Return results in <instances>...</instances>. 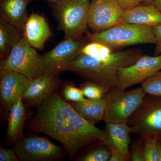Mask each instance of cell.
<instances>
[{
	"label": "cell",
	"instance_id": "6da1fadb",
	"mask_svg": "<svg viewBox=\"0 0 161 161\" xmlns=\"http://www.w3.org/2000/svg\"><path fill=\"white\" fill-rule=\"evenodd\" d=\"M37 108L26 127L58 141L70 160L85 147L105 144L104 130L81 117L58 92H54Z\"/></svg>",
	"mask_w": 161,
	"mask_h": 161
},
{
	"label": "cell",
	"instance_id": "7a4b0ae2",
	"mask_svg": "<svg viewBox=\"0 0 161 161\" xmlns=\"http://www.w3.org/2000/svg\"><path fill=\"white\" fill-rule=\"evenodd\" d=\"M142 56L140 50L112 52L107 57L95 58L79 54L68 68L88 80L102 86L108 92L116 87L119 71L130 66Z\"/></svg>",
	"mask_w": 161,
	"mask_h": 161
},
{
	"label": "cell",
	"instance_id": "3957f363",
	"mask_svg": "<svg viewBox=\"0 0 161 161\" xmlns=\"http://www.w3.org/2000/svg\"><path fill=\"white\" fill-rule=\"evenodd\" d=\"M87 38L91 42L102 43L112 50L136 44L156 43L151 27L124 21L103 31L87 33Z\"/></svg>",
	"mask_w": 161,
	"mask_h": 161
},
{
	"label": "cell",
	"instance_id": "277c9868",
	"mask_svg": "<svg viewBox=\"0 0 161 161\" xmlns=\"http://www.w3.org/2000/svg\"><path fill=\"white\" fill-rule=\"evenodd\" d=\"M53 11L64 39L80 40L88 26L89 0H58Z\"/></svg>",
	"mask_w": 161,
	"mask_h": 161
},
{
	"label": "cell",
	"instance_id": "5b68a950",
	"mask_svg": "<svg viewBox=\"0 0 161 161\" xmlns=\"http://www.w3.org/2000/svg\"><path fill=\"white\" fill-rule=\"evenodd\" d=\"M146 95L141 87L128 91L116 87L107 92L104 121L105 124L127 123L142 103Z\"/></svg>",
	"mask_w": 161,
	"mask_h": 161
},
{
	"label": "cell",
	"instance_id": "8992f818",
	"mask_svg": "<svg viewBox=\"0 0 161 161\" xmlns=\"http://www.w3.org/2000/svg\"><path fill=\"white\" fill-rule=\"evenodd\" d=\"M132 132L141 137L161 140V97L146 95L139 108L127 122Z\"/></svg>",
	"mask_w": 161,
	"mask_h": 161
},
{
	"label": "cell",
	"instance_id": "52a82bcc",
	"mask_svg": "<svg viewBox=\"0 0 161 161\" xmlns=\"http://www.w3.org/2000/svg\"><path fill=\"white\" fill-rule=\"evenodd\" d=\"M13 149L20 161L59 160L67 154L63 147L39 136L23 135Z\"/></svg>",
	"mask_w": 161,
	"mask_h": 161
},
{
	"label": "cell",
	"instance_id": "ba28073f",
	"mask_svg": "<svg viewBox=\"0 0 161 161\" xmlns=\"http://www.w3.org/2000/svg\"><path fill=\"white\" fill-rule=\"evenodd\" d=\"M0 69L17 72L29 79L43 74L40 64V56L23 36L14 45L9 55L1 60Z\"/></svg>",
	"mask_w": 161,
	"mask_h": 161
},
{
	"label": "cell",
	"instance_id": "9c48e42d",
	"mask_svg": "<svg viewBox=\"0 0 161 161\" xmlns=\"http://www.w3.org/2000/svg\"><path fill=\"white\" fill-rule=\"evenodd\" d=\"M84 45L81 39H64L53 49L40 56L42 72L58 74L67 70L71 63L80 53V50Z\"/></svg>",
	"mask_w": 161,
	"mask_h": 161
},
{
	"label": "cell",
	"instance_id": "30bf717a",
	"mask_svg": "<svg viewBox=\"0 0 161 161\" xmlns=\"http://www.w3.org/2000/svg\"><path fill=\"white\" fill-rule=\"evenodd\" d=\"M161 70V54L154 57L142 55L132 65L119 69L116 87L125 90L134 85L142 84Z\"/></svg>",
	"mask_w": 161,
	"mask_h": 161
},
{
	"label": "cell",
	"instance_id": "8fae6325",
	"mask_svg": "<svg viewBox=\"0 0 161 161\" xmlns=\"http://www.w3.org/2000/svg\"><path fill=\"white\" fill-rule=\"evenodd\" d=\"M124 11L115 0H93L90 3L88 26L94 33L106 30L123 22Z\"/></svg>",
	"mask_w": 161,
	"mask_h": 161
},
{
	"label": "cell",
	"instance_id": "7c38bea8",
	"mask_svg": "<svg viewBox=\"0 0 161 161\" xmlns=\"http://www.w3.org/2000/svg\"><path fill=\"white\" fill-rule=\"evenodd\" d=\"M31 79L17 72L0 69V103L7 116L12 107L22 98Z\"/></svg>",
	"mask_w": 161,
	"mask_h": 161
},
{
	"label": "cell",
	"instance_id": "4fadbf2b",
	"mask_svg": "<svg viewBox=\"0 0 161 161\" xmlns=\"http://www.w3.org/2000/svg\"><path fill=\"white\" fill-rule=\"evenodd\" d=\"M60 85L58 74L43 73L31 80L23 95V102L26 107L37 108L56 92Z\"/></svg>",
	"mask_w": 161,
	"mask_h": 161
},
{
	"label": "cell",
	"instance_id": "5bb4252c",
	"mask_svg": "<svg viewBox=\"0 0 161 161\" xmlns=\"http://www.w3.org/2000/svg\"><path fill=\"white\" fill-rule=\"evenodd\" d=\"M52 35L49 25L43 16L33 13L28 16L23 27V36L31 46L35 49H43Z\"/></svg>",
	"mask_w": 161,
	"mask_h": 161
},
{
	"label": "cell",
	"instance_id": "9a60e30c",
	"mask_svg": "<svg viewBox=\"0 0 161 161\" xmlns=\"http://www.w3.org/2000/svg\"><path fill=\"white\" fill-rule=\"evenodd\" d=\"M104 131L106 135L105 145L111 150H118L130 158L129 146L132 131L127 123L106 124Z\"/></svg>",
	"mask_w": 161,
	"mask_h": 161
},
{
	"label": "cell",
	"instance_id": "2e32d148",
	"mask_svg": "<svg viewBox=\"0 0 161 161\" xmlns=\"http://www.w3.org/2000/svg\"><path fill=\"white\" fill-rule=\"evenodd\" d=\"M123 21L151 27L161 24V12L153 4H141L125 10Z\"/></svg>",
	"mask_w": 161,
	"mask_h": 161
},
{
	"label": "cell",
	"instance_id": "e0dca14e",
	"mask_svg": "<svg viewBox=\"0 0 161 161\" xmlns=\"http://www.w3.org/2000/svg\"><path fill=\"white\" fill-rule=\"evenodd\" d=\"M31 0H0L1 16L23 34L28 18L26 8Z\"/></svg>",
	"mask_w": 161,
	"mask_h": 161
},
{
	"label": "cell",
	"instance_id": "ac0fdd59",
	"mask_svg": "<svg viewBox=\"0 0 161 161\" xmlns=\"http://www.w3.org/2000/svg\"><path fill=\"white\" fill-rule=\"evenodd\" d=\"M26 106L20 98L12 108L9 114L6 140L13 146L23 135V129L27 117Z\"/></svg>",
	"mask_w": 161,
	"mask_h": 161
},
{
	"label": "cell",
	"instance_id": "d6986e66",
	"mask_svg": "<svg viewBox=\"0 0 161 161\" xmlns=\"http://www.w3.org/2000/svg\"><path fill=\"white\" fill-rule=\"evenodd\" d=\"M70 103L79 115L93 125L103 120L106 104L104 98L98 100L88 99L82 102Z\"/></svg>",
	"mask_w": 161,
	"mask_h": 161
},
{
	"label": "cell",
	"instance_id": "ffe728a7",
	"mask_svg": "<svg viewBox=\"0 0 161 161\" xmlns=\"http://www.w3.org/2000/svg\"><path fill=\"white\" fill-rule=\"evenodd\" d=\"M23 36V34L4 18H0V57L1 60L9 55L14 45Z\"/></svg>",
	"mask_w": 161,
	"mask_h": 161
},
{
	"label": "cell",
	"instance_id": "44dd1931",
	"mask_svg": "<svg viewBox=\"0 0 161 161\" xmlns=\"http://www.w3.org/2000/svg\"><path fill=\"white\" fill-rule=\"evenodd\" d=\"M112 151L105 144L96 145L85 153L79 160L81 161H109Z\"/></svg>",
	"mask_w": 161,
	"mask_h": 161
},
{
	"label": "cell",
	"instance_id": "7402d4cb",
	"mask_svg": "<svg viewBox=\"0 0 161 161\" xmlns=\"http://www.w3.org/2000/svg\"><path fill=\"white\" fill-rule=\"evenodd\" d=\"M79 89L85 97L91 100L104 98L106 92L102 86L91 80L80 84Z\"/></svg>",
	"mask_w": 161,
	"mask_h": 161
},
{
	"label": "cell",
	"instance_id": "603a6c76",
	"mask_svg": "<svg viewBox=\"0 0 161 161\" xmlns=\"http://www.w3.org/2000/svg\"><path fill=\"white\" fill-rule=\"evenodd\" d=\"M108 47L98 43L91 42L84 45L80 50V53L88 55L95 58H102L107 57L113 52Z\"/></svg>",
	"mask_w": 161,
	"mask_h": 161
},
{
	"label": "cell",
	"instance_id": "cb8c5ba5",
	"mask_svg": "<svg viewBox=\"0 0 161 161\" xmlns=\"http://www.w3.org/2000/svg\"><path fill=\"white\" fill-rule=\"evenodd\" d=\"M141 85L146 95L161 97V71L148 78Z\"/></svg>",
	"mask_w": 161,
	"mask_h": 161
},
{
	"label": "cell",
	"instance_id": "d4e9b609",
	"mask_svg": "<svg viewBox=\"0 0 161 161\" xmlns=\"http://www.w3.org/2000/svg\"><path fill=\"white\" fill-rule=\"evenodd\" d=\"M142 138L144 143L145 161H159L157 140L149 136Z\"/></svg>",
	"mask_w": 161,
	"mask_h": 161
},
{
	"label": "cell",
	"instance_id": "484cf974",
	"mask_svg": "<svg viewBox=\"0 0 161 161\" xmlns=\"http://www.w3.org/2000/svg\"><path fill=\"white\" fill-rule=\"evenodd\" d=\"M62 96L65 100L72 102H82L88 99L84 97L80 89L72 84L64 86L62 91Z\"/></svg>",
	"mask_w": 161,
	"mask_h": 161
},
{
	"label": "cell",
	"instance_id": "4316f807",
	"mask_svg": "<svg viewBox=\"0 0 161 161\" xmlns=\"http://www.w3.org/2000/svg\"><path fill=\"white\" fill-rule=\"evenodd\" d=\"M130 161H145L144 147L142 138L136 139L132 142L130 151Z\"/></svg>",
	"mask_w": 161,
	"mask_h": 161
},
{
	"label": "cell",
	"instance_id": "83f0119b",
	"mask_svg": "<svg viewBox=\"0 0 161 161\" xmlns=\"http://www.w3.org/2000/svg\"><path fill=\"white\" fill-rule=\"evenodd\" d=\"M0 161H19L17 155L14 149H5L0 148Z\"/></svg>",
	"mask_w": 161,
	"mask_h": 161
},
{
	"label": "cell",
	"instance_id": "f1b7e54d",
	"mask_svg": "<svg viewBox=\"0 0 161 161\" xmlns=\"http://www.w3.org/2000/svg\"><path fill=\"white\" fill-rule=\"evenodd\" d=\"M153 32L156 39L154 56H158L161 54V24L152 27Z\"/></svg>",
	"mask_w": 161,
	"mask_h": 161
},
{
	"label": "cell",
	"instance_id": "f546056e",
	"mask_svg": "<svg viewBox=\"0 0 161 161\" xmlns=\"http://www.w3.org/2000/svg\"><path fill=\"white\" fill-rule=\"evenodd\" d=\"M123 10L132 9L143 3V0H115Z\"/></svg>",
	"mask_w": 161,
	"mask_h": 161
},
{
	"label": "cell",
	"instance_id": "4dcf8cb0",
	"mask_svg": "<svg viewBox=\"0 0 161 161\" xmlns=\"http://www.w3.org/2000/svg\"><path fill=\"white\" fill-rule=\"evenodd\" d=\"M112 155L109 161H130V157L125 155L123 153L117 150H112Z\"/></svg>",
	"mask_w": 161,
	"mask_h": 161
},
{
	"label": "cell",
	"instance_id": "1f68e13d",
	"mask_svg": "<svg viewBox=\"0 0 161 161\" xmlns=\"http://www.w3.org/2000/svg\"><path fill=\"white\" fill-rule=\"evenodd\" d=\"M152 4L161 12V0H153Z\"/></svg>",
	"mask_w": 161,
	"mask_h": 161
},
{
	"label": "cell",
	"instance_id": "d6a6232c",
	"mask_svg": "<svg viewBox=\"0 0 161 161\" xmlns=\"http://www.w3.org/2000/svg\"><path fill=\"white\" fill-rule=\"evenodd\" d=\"M157 146L159 156V161H161V140H157Z\"/></svg>",
	"mask_w": 161,
	"mask_h": 161
},
{
	"label": "cell",
	"instance_id": "836d02e7",
	"mask_svg": "<svg viewBox=\"0 0 161 161\" xmlns=\"http://www.w3.org/2000/svg\"><path fill=\"white\" fill-rule=\"evenodd\" d=\"M153 0H143V4L145 5H151L152 4Z\"/></svg>",
	"mask_w": 161,
	"mask_h": 161
},
{
	"label": "cell",
	"instance_id": "e575fe53",
	"mask_svg": "<svg viewBox=\"0 0 161 161\" xmlns=\"http://www.w3.org/2000/svg\"><path fill=\"white\" fill-rule=\"evenodd\" d=\"M47 1H49L50 2H52V3H54V2H57L58 0H47Z\"/></svg>",
	"mask_w": 161,
	"mask_h": 161
}]
</instances>
